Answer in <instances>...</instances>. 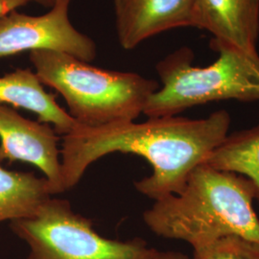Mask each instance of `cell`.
<instances>
[{
    "instance_id": "1",
    "label": "cell",
    "mask_w": 259,
    "mask_h": 259,
    "mask_svg": "<svg viewBox=\"0 0 259 259\" xmlns=\"http://www.w3.org/2000/svg\"><path fill=\"white\" fill-rule=\"evenodd\" d=\"M231 122L230 113L220 110L202 119L176 115L97 128L79 125L64 136L61 149L65 190L74 187L95 160L119 152L144 157L153 168L151 176L135 183L141 194L155 202L179 194L195 168L228 137Z\"/></svg>"
},
{
    "instance_id": "2",
    "label": "cell",
    "mask_w": 259,
    "mask_h": 259,
    "mask_svg": "<svg viewBox=\"0 0 259 259\" xmlns=\"http://www.w3.org/2000/svg\"><path fill=\"white\" fill-rule=\"evenodd\" d=\"M256 189L249 179L203 163L195 168L179 194L156 201L143 213L160 237L201 248L228 235L259 243Z\"/></svg>"
},
{
    "instance_id": "3",
    "label": "cell",
    "mask_w": 259,
    "mask_h": 259,
    "mask_svg": "<svg viewBox=\"0 0 259 259\" xmlns=\"http://www.w3.org/2000/svg\"><path fill=\"white\" fill-rule=\"evenodd\" d=\"M29 59L41 83L64 97L68 113L83 127L136 120L159 89L156 80L93 66L65 53L37 50Z\"/></svg>"
},
{
    "instance_id": "4",
    "label": "cell",
    "mask_w": 259,
    "mask_h": 259,
    "mask_svg": "<svg viewBox=\"0 0 259 259\" xmlns=\"http://www.w3.org/2000/svg\"><path fill=\"white\" fill-rule=\"evenodd\" d=\"M218 53L211 65H193L194 53L183 47L156 65L161 87L153 93L143 114L148 118L176 116L196 106L236 100L259 102V55L212 39Z\"/></svg>"
},
{
    "instance_id": "5",
    "label": "cell",
    "mask_w": 259,
    "mask_h": 259,
    "mask_svg": "<svg viewBox=\"0 0 259 259\" xmlns=\"http://www.w3.org/2000/svg\"><path fill=\"white\" fill-rule=\"evenodd\" d=\"M10 228L29 246L25 259H157L159 252L141 238L103 237L62 199L50 198L35 216L11 221Z\"/></svg>"
},
{
    "instance_id": "6",
    "label": "cell",
    "mask_w": 259,
    "mask_h": 259,
    "mask_svg": "<svg viewBox=\"0 0 259 259\" xmlns=\"http://www.w3.org/2000/svg\"><path fill=\"white\" fill-rule=\"evenodd\" d=\"M71 1L57 0L41 16H30L14 10L0 18V59L25 51L48 50L93 62L97 56L96 44L71 23Z\"/></svg>"
},
{
    "instance_id": "7",
    "label": "cell",
    "mask_w": 259,
    "mask_h": 259,
    "mask_svg": "<svg viewBox=\"0 0 259 259\" xmlns=\"http://www.w3.org/2000/svg\"><path fill=\"white\" fill-rule=\"evenodd\" d=\"M59 137L47 123L21 116L14 108L0 105V164L22 161L38 168L52 194L65 192Z\"/></svg>"
},
{
    "instance_id": "8",
    "label": "cell",
    "mask_w": 259,
    "mask_h": 259,
    "mask_svg": "<svg viewBox=\"0 0 259 259\" xmlns=\"http://www.w3.org/2000/svg\"><path fill=\"white\" fill-rule=\"evenodd\" d=\"M118 42L125 50L163 32L194 26L195 0H114Z\"/></svg>"
},
{
    "instance_id": "9",
    "label": "cell",
    "mask_w": 259,
    "mask_h": 259,
    "mask_svg": "<svg viewBox=\"0 0 259 259\" xmlns=\"http://www.w3.org/2000/svg\"><path fill=\"white\" fill-rule=\"evenodd\" d=\"M212 39L257 51L259 0H195L194 26Z\"/></svg>"
},
{
    "instance_id": "10",
    "label": "cell",
    "mask_w": 259,
    "mask_h": 259,
    "mask_svg": "<svg viewBox=\"0 0 259 259\" xmlns=\"http://www.w3.org/2000/svg\"><path fill=\"white\" fill-rule=\"evenodd\" d=\"M35 71L17 68L0 77V105L13 106L36 113L37 121L53 125L58 135L66 136L80 124L47 93Z\"/></svg>"
},
{
    "instance_id": "11",
    "label": "cell",
    "mask_w": 259,
    "mask_h": 259,
    "mask_svg": "<svg viewBox=\"0 0 259 259\" xmlns=\"http://www.w3.org/2000/svg\"><path fill=\"white\" fill-rule=\"evenodd\" d=\"M51 195L46 178L11 171L0 164V222L35 216Z\"/></svg>"
},
{
    "instance_id": "12",
    "label": "cell",
    "mask_w": 259,
    "mask_h": 259,
    "mask_svg": "<svg viewBox=\"0 0 259 259\" xmlns=\"http://www.w3.org/2000/svg\"><path fill=\"white\" fill-rule=\"evenodd\" d=\"M204 163L249 179L256 189L259 202V124L228 135Z\"/></svg>"
},
{
    "instance_id": "13",
    "label": "cell",
    "mask_w": 259,
    "mask_h": 259,
    "mask_svg": "<svg viewBox=\"0 0 259 259\" xmlns=\"http://www.w3.org/2000/svg\"><path fill=\"white\" fill-rule=\"evenodd\" d=\"M191 259H259V243L228 235L195 249Z\"/></svg>"
},
{
    "instance_id": "14",
    "label": "cell",
    "mask_w": 259,
    "mask_h": 259,
    "mask_svg": "<svg viewBox=\"0 0 259 259\" xmlns=\"http://www.w3.org/2000/svg\"><path fill=\"white\" fill-rule=\"evenodd\" d=\"M26 4L24 0H0V18Z\"/></svg>"
},
{
    "instance_id": "15",
    "label": "cell",
    "mask_w": 259,
    "mask_h": 259,
    "mask_svg": "<svg viewBox=\"0 0 259 259\" xmlns=\"http://www.w3.org/2000/svg\"><path fill=\"white\" fill-rule=\"evenodd\" d=\"M157 259H191L182 252L178 251H159Z\"/></svg>"
},
{
    "instance_id": "16",
    "label": "cell",
    "mask_w": 259,
    "mask_h": 259,
    "mask_svg": "<svg viewBox=\"0 0 259 259\" xmlns=\"http://www.w3.org/2000/svg\"><path fill=\"white\" fill-rule=\"evenodd\" d=\"M26 3H30V2H34V3H37L39 5H42L45 7L47 8H51L54 4L56 3L57 0H24Z\"/></svg>"
}]
</instances>
